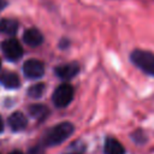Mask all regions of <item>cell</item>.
Listing matches in <instances>:
<instances>
[{
  "mask_svg": "<svg viewBox=\"0 0 154 154\" xmlns=\"http://www.w3.org/2000/svg\"><path fill=\"white\" fill-rule=\"evenodd\" d=\"M103 152L105 154H125V148L117 138L108 137L105 141Z\"/></svg>",
  "mask_w": 154,
  "mask_h": 154,
  "instance_id": "30bf717a",
  "label": "cell"
},
{
  "mask_svg": "<svg viewBox=\"0 0 154 154\" xmlns=\"http://www.w3.org/2000/svg\"><path fill=\"white\" fill-rule=\"evenodd\" d=\"M85 152V144L82 141H75L72 142L66 150L64 152V154H84Z\"/></svg>",
  "mask_w": 154,
  "mask_h": 154,
  "instance_id": "4fadbf2b",
  "label": "cell"
},
{
  "mask_svg": "<svg viewBox=\"0 0 154 154\" xmlns=\"http://www.w3.org/2000/svg\"><path fill=\"white\" fill-rule=\"evenodd\" d=\"M23 41L30 47H37L43 42V35L36 28H29L23 34Z\"/></svg>",
  "mask_w": 154,
  "mask_h": 154,
  "instance_id": "52a82bcc",
  "label": "cell"
},
{
  "mask_svg": "<svg viewBox=\"0 0 154 154\" xmlns=\"http://www.w3.org/2000/svg\"><path fill=\"white\" fill-rule=\"evenodd\" d=\"M6 4H7V1H6V0H0V11H1V10H4V8L6 7Z\"/></svg>",
  "mask_w": 154,
  "mask_h": 154,
  "instance_id": "2e32d148",
  "label": "cell"
},
{
  "mask_svg": "<svg viewBox=\"0 0 154 154\" xmlns=\"http://www.w3.org/2000/svg\"><path fill=\"white\" fill-rule=\"evenodd\" d=\"M0 69H1V61H0Z\"/></svg>",
  "mask_w": 154,
  "mask_h": 154,
  "instance_id": "d6986e66",
  "label": "cell"
},
{
  "mask_svg": "<svg viewBox=\"0 0 154 154\" xmlns=\"http://www.w3.org/2000/svg\"><path fill=\"white\" fill-rule=\"evenodd\" d=\"M45 89H46V85L43 83H36L28 89V95L32 99H38L43 95Z\"/></svg>",
  "mask_w": 154,
  "mask_h": 154,
  "instance_id": "5bb4252c",
  "label": "cell"
},
{
  "mask_svg": "<svg viewBox=\"0 0 154 154\" xmlns=\"http://www.w3.org/2000/svg\"><path fill=\"white\" fill-rule=\"evenodd\" d=\"M79 71V65L77 61H71V63H67V64H64V65H59L54 69V72L55 75L61 78V79H71L72 77H75Z\"/></svg>",
  "mask_w": 154,
  "mask_h": 154,
  "instance_id": "8992f818",
  "label": "cell"
},
{
  "mask_svg": "<svg viewBox=\"0 0 154 154\" xmlns=\"http://www.w3.org/2000/svg\"><path fill=\"white\" fill-rule=\"evenodd\" d=\"M2 131H4V120L0 117V132H2Z\"/></svg>",
  "mask_w": 154,
  "mask_h": 154,
  "instance_id": "e0dca14e",
  "label": "cell"
},
{
  "mask_svg": "<svg viewBox=\"0 0 154 154\" xmlns=\"http://www.w3.org/2000/svg\"><path fill=\"white\" fill-rule=\"evenodd\" d=\"M23 73L26 78L38 79L45 75V65L41 60L29 59L23 64Z\"/></svg>",
  "mask_w": 154,
  "mask_h": 154,
  "instance_id": "5b68a950",
  "label": "cell"
},
{
  "mask_svg": "<svg viewBox=\"0 0 154 154\" xmlns=\"http://www.w3.org/2000/svg\"><path fill=\"white\" fill-rule=\"evenodd\" d=\"M29 113L31 117H34L37 120H43L47 118V116L49 114L48 108L45 105L41 103H34L29 106Z\"/></svg>",
  "mask_w": 154,
  "mask_h": 154,
  "instance_id": "7c38bea8",
  "label": "cell"
},
{
  "mask_svg": "<svg viewBox=\"0 0 154 154\" xmlns=\"http://www.w3.org/2000/svg\"><path fill=\"white\" fill-rule=\"evenodd\" d=\"M73 130H75V126L72 123H70V122L59 123V124L54 125L53 128H51L45 134L42 142L47 147L58 146V144L65 142L73 134Z\"/></svg>",
  "mask_w": 154,
  "mask_h": 154,
  "instance_id": "6da1fadb",
  "label": "cell"
},
{
  "mask_svg": "<svg viewBox=\"0 0 154 154\" xmlns=\"http://www.w3.org/2000/svg\"><path fill=\"white\" fill-rule=\"evenodd\" d=\"M10 154H24V153H22L20 150H13V152H11Z\"/></svg>",
  "mask_w": 154,
  "mask_h": 154,
  "instance_id": "ac0fdd59",
  "label": "cell"
},
{
  "mask_svg": "<svg viewBox=\"0 0 154 154\" xmlns=\"http://www.w3.org/2000/svg\"><path fill=\"white\" fill-rule=\"evenodd\" d=\"M8 126L12 129V131H22L28 125V119L22 112H14L12 113L7 119Z\"/></svg>",
  "mask_w": 154,
  "mask_h": 154,
  "instance_id": "ba28073f",
  "label": "cell"
},
{
  "mask_svg": "<svg viewBox=\"0 0 154 154\" xmlns=\"http://www.w3.org/2000/svg\"><path fill=\"white\" fill-rule=\"evenodd\" d=\"M1 51L5 58L10 61H17L23 57V47L16 38L5 40L1 45Z\"/></svg>",
  "mask_w": 154,
  "mask_h": 154,
  "instance_id": "277c9868",
  "label": "cell"
},
{
  "mask_svg": "<svg viewBox=\"0 0 154 154\" xmlns=\"http://www.w3.org/2000/svg\"><path fill=\"white\" fill-rule=\"evenodd\" d=\"M18 30V22L12 18H4L0 20V32L5 35H14Z\"/></svg>",
  "mask_w": 154,
  "mask_h": 154,
  "instance_id": "8fae6325",
  "label": "cell"
},
{
  "mask_svg": "<svg viewBox=\"0 0 154 154\" xmlns=\"http://www.w3.org/2000/svg\"><path fill=\"white\" fill-rule=\"evenodd\" d=\"M29 154H45V152L41 146H35L29 149Z\"/></svg>",
  "mask_w": 154,
  "mask_h": 154,
  "instance_id": "9a60e30c",
  "label": "cell"
},
{
  "mask_svg": "<svg viewBox=\"0 0 154 154\" xmlns=\"http://www.w3.org/2000/svg\"><path fill=\"white\" fill-rule=\"evenodd\" d=\"M0 83L8 89H17L20 85L18 75L14 72H11V71L0 73Z\"/></svg>",
  "mask_w": 154,
  "mask_h": 154,
  "instance_id": "9c48e42d",
  "label": "cell"
},
{
  "mask_svg": "<svg viewBox=\"0 0 154 154\" xmlns=\"http://www.w3.org/2000/svg\"><path fill=\"white\" fill-rule=\"evenodd\" d=\"M130 59L141 71L149 76H154V53L144 49H135L131 52Z\"/></svg>",
  "mask_w": 154,
  "mask_h": 154,
  "instance_id": "7a4b0ae2",
  "label": "cell"
},
{
  "mask_svg": "<svg viewBox=\"0 0 154 154\" xmlns=\"http://www.w3.org/2000/svg\"><path fill=\"white\" fill-rule=\"evenodd\" d=\"M72 99H73V88L70 83H61L55 88L52 95L53 103L59 108L69 106Z\"/></svg>",
  "mask_w": 154,
  "mask_h": 154,
  "instance_id": "3957f363",
  "label": "cell"
}]
</instances>
